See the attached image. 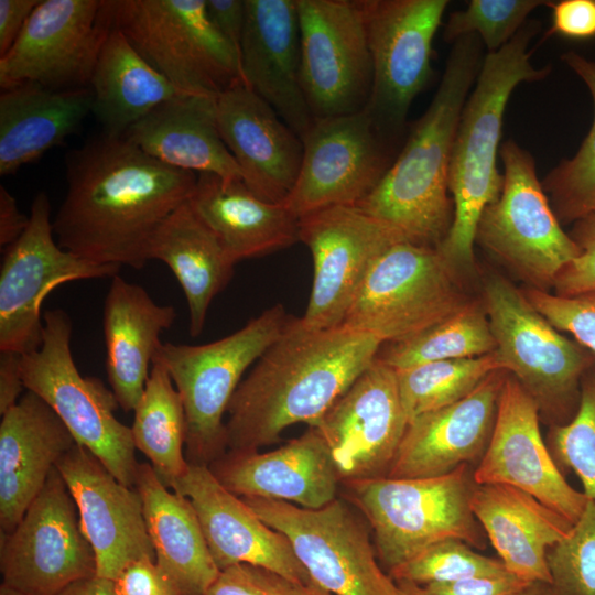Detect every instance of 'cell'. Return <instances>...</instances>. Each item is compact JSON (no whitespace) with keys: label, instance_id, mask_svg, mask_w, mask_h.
Returning <instances> with one entry per match:
<instances>
[{"label":"cell","instance_id":"1","mask_svg":"<svg viewBox=\"0 0 595 595\" xmlns=\"http://www.w3.org/2000/svg\"><path fill=\"white\" fill-rule=\"evenodd\" d=\"M65 165L66 194L53 218L58 246L90 262L137 270L149 261L154 232L197 181L126 137L104 133L69 151Z\"/></svg>","mask_w":595,"mask_h":595},{"label":"cell","instance_id":"2","mask_svg":"<svg viewBox=\"0 0 595 595\" xmlns=\"http://www.w3.org/2000/svg\"><path fill=\"white\" fill-rule=\"evenodd\" d=\"M381 344L343 326L311 328L292 316L229 402L228 450L259 451L291 425L314 426L375 361Z\"/></svg>","mask_w":595,"mask_h":595},{"label":"cell","instance_id":"3","mask_svg":"<svg viewBox=\"0 0 595 595\" xmlns=\"http://www.w3.org/2000/svg\"><path fill=\"white\" fill-rule=\"evenodd\" d=\"M453 44L430 106L378 185L356 205L408 241L435 248L452 225L451 155L464 105L482 66L477 35Z\"/></svg>","mask_w":595,"mask_h":595},{"label":"cell","instance_id":"4","mask_svg":"<svg viewBox=\"0 0 595 595\" xmlns=\"http://www.w3.org/2000/svg\"><path fill=\"white\" fill-rule=\"evenodd\" d=\"M539 30V21H527L504 47L487 53L464 105L448 171L453 220L436 247L455 272L475 268L478 221L502 190L504 175L496 163L507 102L519 84L543 79L550 72L549 66L536 68L530 61V44Z\"/></svg>","mask_w":595,"mask_h":595},{"label":"cell","instance_id":"5","mask_svg":"<svg viewBox=\"0 0 595 595\" xmlns=\"http://www.w3.org/2000/svg\"><path fill=\"white\" fill-rule=\"evenodd\" d=\"M469 465L436 477H378L340 484L339 496L367 521L378 560L388 572L430 545L457 539L483 548L484 530L470 497Z\"/></svg>","mask_w":595,"mask_h":595},{"label":"cell","instance_id":"6","mask_svg":"<svg viewBox=\"0 0 595 595\" xmlns=\"http://www.w3.org/2000/svg\"><path fill=\"white\" fill-rule=\"evenodd\" d=\"M291 318L275 304L218 340L203 345L162 343L153 361L166 368L181 397L188 463L208 466L227 452L224 414L229 402L245 371L278 339Z\"/></svg>","mask_w":595,"mask_h":595},{"label":"cell","instance_id":"7","mask_svg":"<svg viewBox=\"0 0 595 595\" xmlns=\"http://www.w3.org/2000/svg\"><path fill=\"white\" fill-rule=\"evenodd\" d=\"M111 26L178 90L217 98L245 83L240 57L206 0H106Z\"/></svg>","mask_w":595,"mask_h":595},{"label":"cell","instance_id":"8","mask_svg":"<svg viewBox=\"0 0 595 595\" xmlns=\"http://www.w3.org/2000/svg\"><path fill=\"white\" fill-rule=\"evenodd\" d=\"M495 354L547 414L552 425L570 422L577 411L581 382L595 356L560 333L527 300L522 290L491 274L484 300Z\"/></svg>","mask_w":595,"mask_h":595},{"label":"cell","instance_id":"9","mask_svg":"<svg viewBox=\"0 0 595 595\" xmlns=\"http://www.w3.org/2000/svg\"><path fill=\"white\" fill-rule=\"evenodd\" d=\"M40 348L22 355L25 389L43 399L72 433L123 485L134 487L138 462L131 428L115 415L112 390L96 377L83 376L72 356V321L61 310L43 314Z\"/></svg>","mask_w":595,"mask_h":595},{"label":"cell","instance_id":"10","mask_svg":"<svg viewBox=\"0 0 595 595\" xmlns=\"http://www.w3.org/2000/svg\"><path fill=\"white\" fill-rule=\"evenodd\" d=\"M455 273L435 247L398 241L375 261L340 326L382 344L413 336L468 302Z\"/></svg>","mask_w":595,"mask_h":595},{"label":"cell","instance_id":"11","mask_svg":"<svg viewBox=\"0 0 595 595\" xmlns=\"http://www.w3.org/2000/svg\"><path fill=\"white\" fill-rule=\"evenodd\" d=\"M268 526L283 533L312 581L333 595H396L363 515L338 496L322 508L241 497Z\"/></svg>","mask_w":595,"mask_h":595},{"label":"cell","instance_id":"12","mask_svg":"<svg viewBox=\"0 0 595 595\" xmlns=\"http://www.w3.org/2000/svg\"><path fill=\"white\" fill-rule=\"evenodd\" d=\"M502 190L483 212L476 238L482 247L531 288L548 291L580 252L565 234L537 176L533 156L513 140L502 143Z\"/></svg>","mask_w":595,"mask_h":595},{"label":"cell","instance_id":"13","mask_svg":"<svg viewBox=\"0 0 595 595\" xmlns=\"http://www.w3.org/2000/svg\"><path fill=\"white\" fill-rule=\"evenodd\" d=\"M51 202L44 192L34 197L24 232L4 248L0 269V351L21 355L41 347V307L58 285L77 280L115 277L120 266L82 259L55 239Z\"/></svg>","mask_w":595,"mask_h":595},{"label":"cell","instance_id":"14","mask_svg":"<svg viewBox=\"0 0 595 595\" xmlns=\"http://www.w3.org/2000/svg\"><path fill=\"white\" fill-rule=\"evenodd\" d=\"M300 78L314 118L367 107L372 64L361 0H295Z\"/></svg>","mask_w":595,"mask_h":595},{"label":"cell","instance_id":"15","mask_svg":"<svg viewBox=\"0 0 595 595\" xmlns=\"http://www.w3.org/2000/svg\"><path fill=\"white\" fill-rule=\"evenodd\" d=\"M447 0H361L372 64L365 108L387 137L405 122L432 76V44Z\"/></svg>","mask_w":595,"mask_h":595},{"label":"cell","instance_id":"16","mask_svg":"<svg viewBox=\"0 0 595 595\" xmlns=\"http://www.w3.org/2000/svg\"><path fill=\"white\" fill-rule=\"evenodd\" d=\"M2 583L29 595H56L96 575L95 552L56 466L18 526L1 533Z\"/></svg>","mask_w":595,"mask_h":595},{"label":"cell","instance_id":"17","mask_svg":"<svg viewBox=\"0 0 595 595\" xmlns=\"http://www.w3.org/2000/svg\"><path fill=\"white\" fill-rule=\"evenodd\" d=\"M110 29L106 0H41L15 43L0 56L1 88H88Z\"/></svg>","mask_w":595,"mask_h":595},{"label":"cell","instance_id":"18","mask_svg":"<svg viewBox=\"0 0 595 595\" xmlns=\"http://www.w3.org/2000/svg\"><path fill=\"white\" fill-rule=\"evenodd\" d=\"M296 182L284 201L296 217L338 205L356 206L378 185L389 166L388 139L366 109L314 118L301 138Z\"/></svg>","mask_w":595,"mask_h":595},{"label":"cell","instance_id":"19","mask_svg":"<svg viewBox=\"0 0 595 595\" xmlns=\"http://www.w3.org/2000/svg\"><path fill=\"white\" fill-rule=\"evenodd\" d=\"M299 238L313 259V283L302 322L315 329L336 328L378 257L407 240L399 231L357 206H331L299 219Z\"/></svg>","mask_w":595,"mask_h":595},{"label":"cell","instance_id":"20","mask_svg":"<svg viewBox=\"0 0 595 595\" xmlns=\"http://www.w3.org/2000/svg\"><path fill=\"white\" fill-rule=\"evenodd\" d=\"M407 426L396 370L375 359L313 428L343 484L388 476Z\"/></svg>","mask_w":595,"mask_h":595},{"label":"cell","instance_id":"21","mask_svg":"<svg viewBox=\"0 0 595 595\" xmlns=\"http://www.w3.org/2000/svg\"><path fill=\"white\" fill-rule=\"evenodd\" d=\"M539 415L536 401L508 372L494 430L473 478L476 484L520 489L574 523L588 498L566 482L543 441Z\"/></svg>","mask_w":595,"mask_h":595},{"label":"cell","instance_id":"22","mask_svg":"<svg viewBox=\"0 0 595 595\" xmlns=\"http://www.w3.org/2000/svg\"><path fill=\"white\" fill-rule=\"evenodd\" d=\"M96 556V575L115 581L132 561L155 559L142 500L87 448L75 444L56 464Z\"/></svg>","mask_w":595,"mask_h":595},{"label":"cell","instance_id":"23","mask_svg":"<svg viewBox=\"0 0 595 595\" xmlns=\"http://www.w3.org/2000/svg\"><path fill=\"white\" fill-rule=\"evenodd\" d=\"M167 487L191 500L220 571L250 564L296 582H313L289 539L262 521L241 497L226 489L208 466L190 463Z\"/></svg>","mask_w":595,"mask_h":595},{"label":"cell","instance_id":"24","mask_svg":"<svg viewBox=\"0 0 595 595\" xmlns=\"http://www.w3.org/2000/svg\"><path fill=\"white\" fill-rule=\"evenodd\" d=\"M208 467L238 497L282 500L317 509L336 499L340 491L329 448L313 426L272 451L227 450Z\"/></svg>","mask_w":595,"mask_h":595},{"label":"cell","instance_id":"25","mask_svg":"<svg viewBox=\"0 0 595 595\" xmlns=\"http://www.w3.org/2000/svg\"><path fill=\"white\" fill-rule=\"evenodd\" d=\"M216 120L246 186L264 201L284 203L299 175L302 139L246 83L218 95Z\"/></svg>","mask_w":595,"mask_h":595},{"label":"cell","instance_id":"26","mask_svg":"<svg viewBox=\"0 0 595 595\" xmlns=\"http://www.w3.org/2000/svg\"><path fill=\"white\" fill-rule=\"evenodd\" d=\"M507 374L498 369L463 399L411 420L388 477L443 476L479 462L494 430Z\"/></svg>","mask_w":595,"mask_h":595},{"label":"cell","instance_id":"27","mask_svg":"<svg viewBox=\"0 0 595 595\" xmlns=\"http://www.w3.org/2000/svg\"><path fill=\"white\" fill-rule=\"evenodd\" d=\"M240 43L245 83L302 138L314 117L300 78V26L295 0H245Z\"/></svg>","mask_w":595,"mask_h":595},{"label":"cell","instance_id":"28","mask_svg":"<svg viewBox=\"0 0 595 595\" xmlns=\"http://www.w3.org/2000/svg\"><path fill=\"white\" fill-rule=\"evenodd\" d=\"M1 416L0 528L10 533L76 441L53 409L29 390Z\"/></svg>","mask_w":595,"mask_h":595},{"label":"cell","instance_id":"29","mask_svg":"<svg viewBox=\"0 0 595 595\" xmlns=\"http://www.w3.org/2000/svg\"><path fill=\"white\" fill-rule=\"evenodd\" d=\"M472 511L506 570L526 581L550 584V548L573 523L533 496L507 485L476 484Z\"/></svg>","mask_w":595,"mask_h":595},{"label":"cell","instance_id":"30","mask_svg":"<svg viewBox=\"0 0 595 595\" xmlns=\"http://www.w3.org/2000/svg\"><path fill=\"white\" fill-rule=\"evenodd\" d=\"M102 311L108 381L119 407L133 411L142 397L160 334L176 317L173 305L158 304L149 293L118 274L111 278Z\"/></svg>","mask_w":595,"mask_h":595},{"label":"cell","instance_id":"31","mask_svg":"<svg viewBox=\"0 0 595 595\" xmlns=\"http://www.w3.org/2000/svg\"><path fill=\"white\" fill-rule=\"evenodd\" d=\"M188 204L237 263L300 241L299 217L252 193L242 180L197 174Z\"/></svg>","mask_w":595,"mask_h":595},{"label":"cell","instance_id":"32","mask_svg":"<svg viewBox=\"0 0 595 595\" xmlns=\"http://www.w3.org/2000/svg\"><path fill=\"white\" fill-rule=\"evenodd\" d=\"M139 493L155 562L178 595H205L220 573L191 500L169 490L150 463H139Z\"/></svg>","mask_w":595,"mask_h":595},{"label":"cell","instance_id":"33","mask_svg":"<svg viewBox=\"0 0 595 595\" xmlns=\"http://www.w3.org/2000/svg\"><path fill=\"white\" fill-rule=\"evenodd\" d=\"M123 137L169 166L241 180L240 170L218 130L216 98L183 95L167 100L134 123Z\"/></svg>","mask_w":595,"mask_h":595},{"label":"cell","instance_id":"34","mask_svg":"<svg viewBox=\"0 0 595 595\" xmlns=\"http://www.w3.org/2000/svg\"><path fill=\"white\" fill-rule=\"evenodd\" d=\"M91 112L89 88L21 84L0 94V175L14 174L75 133Z\"/></svg>","mask_w":595,"mask_h":595},{"label":"cell","instance_id":"35","mask_svg":"<svg viewBox=\"0 0 595 595\" xmlns=\"http://www.w3.org/2000/svg\"><path fill=\"white\" fill-rule=\"evenodd\" d=\"M148 258L164 262L177 279L187 302L190 335L198 336L212 301L231 280L236 262L188 201L154 232Z\"/></svg>","mask_w":595,"mask_h":595},{"label":"cell","instance_id":"36","mask_svg":"<svg viewBox=\"0 0 595 595\" xmlns=\"http://www.w3.org/2000/svg\"><path fill=\"white\" fill-rule=\"evenodd\" d=\"M91 112L104 134L123 137L161 104L187 95L150 65L117 29H110L90 83Z\"/></svg>","mask_w":595,"mask_h":595},{"label":"cell","instance_id":"37","mask_svg":"<svg viewBox=\"0 0 595 595\" xmlns=\"http://www.w3.org/2000/svg\"><path fill=\"white\" fill-rule=\"evenodd\" d=\"M133 443L167 486L188 467L184 456L186 419L181 397L166 368L153 361L144 391L133 410Z\"/></svg>","mask_w":595,"mask_h":595},{"label":"cell","instance_id":"38","mask_svg":"<svg viewBox=\"0 0 595 595\" xmlns=\"http://www.w3.org/2000/svg\"><path fill=\"white\" fill-rule=\"evenodd\" d=\"M495 350L484 304L468 301L452 315L413 336L381 344L376 359L399 370L437 360L480 357Z\"/></svg>","mask_w":595,"mask_h":595},{"label":"cell","instance_id":"39","mask_svg":"<svg viewBox=\"0 0 595 595\" xmlns=\"http://www.w3.org/2000/svg\"><path fill=\"white\" fill-rule=\"evenodd\" d=\"M498 369L502 367L494 351L480 357L437 360L396 370L408 423L463 399Z\"/></svg>","mask_w":595,"mask_h":595},{"label":"cell","instance_id":"40","mask_svg":"<svg viewBox=\"0 0 595 595\" xmlns=\"http://www.w3.org/2000/svg\"><path fill=\"white\" fill-rule=\"evenodd\" d=\"M562 61L584 82L594 101L592 128L576 154L560 163L544 180L561 219L578 220L595 202V62L570 51Z\"/></svg>","mask_w":595,"mask_h":595},{"label":"cell","instance_id":"41","mask_svg":"<svg viewBox=\"0 0 595 595\" xmlns=\"http://www.w3.org/2000/svg\"><path fill=\"white\" fill-rule=\"evenodd\" d=\"M506 573L509 572L499 559L483 555L457 539L436 542L388 572L396 583L408 582L415 585L448 583Z\"/></svg>","mask_w":595,"mask_h":595},{"label":"cell","instance_id":"42","mask_svg":"<svg viewBox=\"0 0 595 595\" xmlns=\"http://www.w3.org/2000/svg\"><path fill=\"white\" fill-rule=\"evenodd\" d=\"M549 443L554 461L573 470L583 494L595 500V366L582 378L576 413L570 422L551 426Z\"/></svg>","mask_w":595,"mask_h":595},{"label":"cell","instance_id":"43","mask_svg":"<svg viewBox=\"0 0 595 595\" xmlns=\"http://www.w3.org/2000/svg\"><path fill=\"white\" fill-rule=\"evenodd\" d=\"M550 3L544 0H470L465 10L451 13L443 39L454 43L474 34L488 53H495L518 33L530 12Z\"/></svg>","mask_w":595,"mask_h":595},{"label":"cell","instance_id":"44","mask_svg":"<svg viewBox=\"0 0 595 595\" xmlns=\"http://www.w3.org/2000/svg\"><path fill=\"white\" fill-rule=\"evenodd\" d=\"M552 595H595V500L588 499L570 533L550 548Z\"/></svg>","mask_w":595,"mask_h":595},{"label":"cell","instance_id":"45","mask_svg":"<svg viewBox=\"0 0 595 595\" xmlns=\"http://www.w3.org/2000/svg\"><path fill=\"white\" fill-rule=\"evenodd\" d=\"M522 292L555 328L572 334L595 356V291L573 296H560L534 288Z\"/></svg>","mask_w":595,"mask_h":595},{"label":"cell","instance_id":"46","mask_svg":"<svg viewBox=\"0 0 595 595\" xmlns=\"http://www.w3.org/2000/svg\"><path fill=\"white\" fill-rule=\"evenodd\" d=\"M205 595H333L314 582L290 580L270 570L237 564L220 571Z\"/></svg>","mask_w":595,"mask_h":595},{"label":"cell","instance_id":"47","mask_svg":"<svg viewBox=\"0 0 595 595\" xmlns=\"http://www.w3.org/2000/svg\"><path fill=\"white\" fill-rule=\"evenodd\" d=\"M571 237L580 252L559 272L553 282L554 294L560 296L595 291V213L576 220Z\"/></svg>","mask_w":595,"mask_h":595},{"label":"cell","instance_id":"48","mask_svg":"<svg viewBox=\"0 0 595 595\" xmlns=\"http://www.w3.org/2000/svg\"><path fill=\"white\" fill-rule=\"evenodd\" d=\"M398 583L415 595H511L530 584V582H526L510 573L426 585H415L408 582Z\"/></svg>","mask_w":595,"mask_h":595},{"label":"cell","instance_id":"49","mask_svg":"<svg viewBox=\"0 0 595 595\" xmlns=\"http://www.w3.org/2000/svg\"><path fill=\"white\" fill-rule=\"evenodd\" d=\"M113 585L116 595H178L155 559L149 556L129 563L113 581Z\"/></svg>","mask_w":595,"mask_h":595},{"label":"cell","instance_id":"50","mask_svg":"<svg viewBox=\"0 0 595 595\" xmlns=\"http://www.w3.org/2000/svg\"><path fill=\"white\" fill-rule=\"evenodd\" d=\"M552 23L548 35L574 40L595 37V0H562L551 2Z\"/></svg>","mask_w":595,"mask_h":595},{"label":"cell","instance_id":"51","mask_svg":"<svg viewBox=\"0 0 595 595\" xmlns=\"http://www.w3.org/2000/svg\"><path fill=\"white\" fill-rule=\"evenodd\" d=\"M206 10L218 31L239 53L246 23V1L206 0Z\"/></svg>","mask_w":595,"mask_h":595},{"label":"cell","instance_id":"52","mask_svg":"<svg viewBox=\"0 0 595 595\" xmlns=\"http://www.w3.org/2000/svg\"><path fill=\"white\" fill-rule=\"evenodd\" d=\"M40 2L41 0H0V56L15 43Z\"/></svg>","mask_w":595,"mask_h":595},{"label":"cell","instance_id":"53","mask_svg":"<svg viewBox=\"0 0 595 595\" xmlns=\"http://www.w3.org/2000/svg\"><path fill=\"white\" fill-rule=\"evenodd\" d=\"M22 355L0 351V414L3 415L17 404L25 389L22 369ZM26 390V389H25Z\"/></svg>","mask_w":595,"mask_h":595},{"label":"cell","instance_id":"54","mask_svg":"<svg viewBox=\"0 0 595 595\" xmlns=\"http://www.w3.org/2000/svg\"><path fill=\"white\" fill-rule=\"evenodd\" d=\"M30 217L19 210L15 198L0 186V246L7 248L26 229Z\"/></svg>","mask_w":595,"mask_h":595},{"label":"cell","instance_id":"55","mask_svg":"<svg viewBox=\"0 0 595 595\" xmlns=\"http://www.w3.org/2000/svg\"><path fill=\"white\" fill-rule=\"evenodd\" d=\"M56 595H116V592L113 581L93 575L73 582Z\"/></svg>","mask_w":595,"mask_h":595},{"label":"cell","instance_id":"56","mask_svg":"<svg viewBox=\"0 0 595 595\" xmlns=\"http://www.w3.org/2000/svg\"><path fill=\"white\" fill-rule=\"evenodd\" d=\"M511 595H552L549 584L532 582Z\"/></svg>","mask_w":595,"mask_h":595},{"label":"cell","instance_id":"57","mask_svg":"<svg viewBox=\"0 0 595 595\" xmlns=\"http://www.w3.org/2000/svg\"><path fill=\"white\" fill-rule=\"evenodd\" d=\"M0 595H29L21 591H18L4 583H1L0 585Z\"/></svg>","mask_w":595,"mask_h":595},{"label":"cell","instance_id":"58","mask_svg":"<svg viewBox=\"0 0 595 595\" xmlns=\"http://www.w3.org/2000/svg\"><path fill=\"white\" fill-rule=\"evenodd\" d=\"M396 584H397L396 595H415L413 592H411L409 588H407L402 584H399V583H396Z\"/></svg>","mask_w":595,"mask_h":595},{"label":"cell","instance_id":"59","mask_svg":"<svg viewBox=\"0 0 595 595\" xmlns=\"http://www.w3.org/2000/svg\"><path fill=\"white\" fill-rule=\"evenodd\" d=\"M589 213H595V202H594V204H593V206H592V208H591V212H589ZM589 213H588V214H589Z\"/></svg>","mask_w":595,"mask_h":595}]
</instances>
